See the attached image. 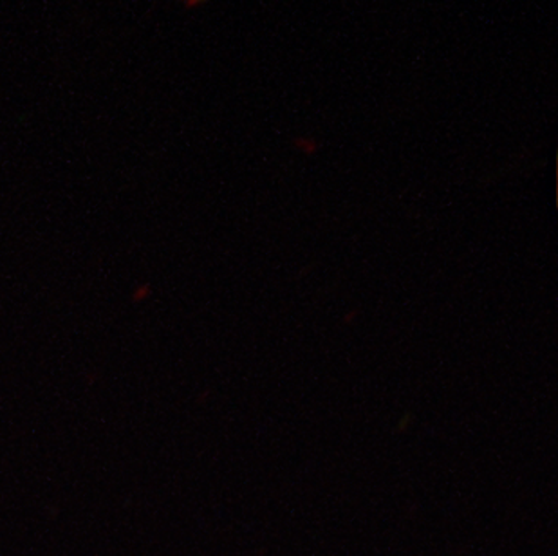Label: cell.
I'll list each match as a JSON object with an SVG mask.
<instances>
[{"label": "cell", "mask_w": 558, "mask_h": 556, "mask_svg": "<svg viewBox=\"0 0 558 556\" xmlns=\"http://www.w3.org/2000/svg\"><path fill=\"white\" fill-rule=\"evenodd\" d=\"M189 8H194V5L203 4V2H206V0H183Z\"/></svg>", "instance_id": "6da1fadb"}]
</instances>
